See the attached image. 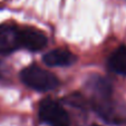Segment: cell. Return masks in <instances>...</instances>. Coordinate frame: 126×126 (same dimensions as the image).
I'll use <instances>...</instances> for the list:
<instances>
[{
  "label": "cell",
  "mask_w": 126,
  "mask_h": 126,
  "mask_svg": "<svg viewBox=\"0 0 126 126\" xmlns=\"http://www.w3.org/2000/svg\"><path fill=\"white\" fill-rule=\"evenodd\" d=\"M20 78L25 85L38 92L54 91L59 85L58 78L52 73L36 65H30L22 69Z\"/></svg>",
  "instance_id": "obj_1"
},
{
  "label": "cell",
  "mask_w": 126,
  "mask_h": 126,
  "mask_svg": "<svg viewBox=\"0 0 126 126\" xmlns=\"http://www.w3.org/2000/svg\"><path fill=\"white\" fill-rule=\"evenodd\" d=\"M39 117L50 126H69L68 113L56 100L45 99L39 105Z\"/></svg>",
  "instance_id": "obj_2"
},
{
  "label": "cell",
  "mask_w": 126,
  "mask_h": 126,
  "mask_svg": "<svg viewBox=\"0 0 126 126\" xmlns=\"http://www.w3.org/2000/svg\"><path fill=\"white\" fill-rule=\"evenodd\" d=\"M21 47L20 29L12 25L0 26V54L7 55Z\"/></svg>",
  "instance_id": "obj_3"
},
{
  "label": "cell",
  "mask_w": 126,
  "mask_h": 126,
  "mask_svg": "<svg viewBox=\"0 0 126 126\" xmlns=\"http://www.w3.org/2000/svg\"><path fill=\"white\" fill-rule=\"evenodd\" d=\"M20 43L21 47L30 51H38L46 47L47 36L35 28L20 29Z\"/></svg>",
  "instance_id": "obj_4"
},
{
  "label": "cell",
  "mask_w": 126,
  "mask_h": 126,
  "mask_svg": "<svg viewBox=\"0 0 126 126\" xmlns=\"http://www.w3.org/2000/svg\"><path fill=\"white\" fill-rule=\"evenodd\" d=\"M77 57L65 48H57L45 54L43 60L48 66H69L76 62Z\"/></svg>",
  "instance_id": "obj_5"
},
{
  "label": "cell",
  "mask_w": 126,
  "mask_h": 126,
  "mask_svg": "<svg viewBox=\"0 0 126 126\" xmlns=\"http://www.w3.org/2000/svg\"><path fill=\"white\" fill-rule=\"evenodd\" d=\"M108 67L118 75H126V46L122 45L108 58Z\"/></svg>",
  "instance_id": "obj_6"
},
{
  "label": "cell",
  "mask_w": 126,
  "mask_h": 126,
  "mask_svg": "<svg viewBox=\"0 0 126 126\" xmlns=\"http://www.w3.org/2000/svg\"><path fill=\"white\" fill-rule=\"evenodd\" d=\"M3 75V67H2V64H1V62H0V78L2 77Z\"/></svg>",
  "instance_id": "obj_7"
},
{
  "label": "cell",
  "mask_w": 126,
  "mask_h": 126,
  "mask_svg": "<svg viewBox=\"0 0 126 126\" xmlns=\"http://www.w3.org/2000/svg\"><path fill=\"white\" fill-rule=\"evenodd\" d=\"M93 126H98V125H96V124H94V125Z\"/></svg>",
  "instance_id": "obj_8"
}]
</instances>
